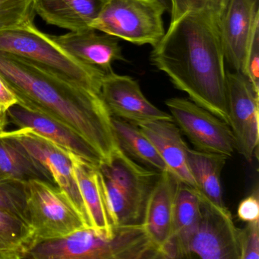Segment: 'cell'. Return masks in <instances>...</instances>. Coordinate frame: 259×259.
Segmentation results:
<instances>
[{"label":"cell","mask_w":259,"mask_h":259,"mask_svg":"<svg viewBox=\"0 0 259 259\" xmlns=\"http://www.w3.org/2000/svg\"><path fill=\"white\" fill-rule=\"evenodd\" d=\"M17 132L0 136V174L24 183L41 180L55 184L49 171L13 138Z\"/></svg>","instance_id":"cell-21"},{"label":"cell","mask_w":259,"mask_h":259,"mask_svg":"<svg viewBox=\"0 0 259 259\" xmlns=\"http://www.w3.org/2000/svg\"><path fill=\"white\" fill-rule=\"evenodd\" d=\"M172 120L196 150L227 158L236 151L233 133L227 122L186 98L166 100Z\"/></svg>","instance_id":"cell-9"},{"label":"cell","mask_w":259,"mask_h":259,"mask_svg":"<svg viewBox=\"0 0 259 259\" xmlns=\"http://www.w3.org/2000/svg\"><path fill=\"white\" fill-rule=\"evenodd\" d=\"M6 122H7V123H8V122H7V118H5V119H0V125H1V124L3 123H6Z\"/></svg>","instance_id":"cell-33"},{"label":"cell","mask_w":259,"mask_h":259,"mask_svg":"<svg viewBox=\"0 0 259 259\" xmlns=\"http://www.w3.org/2000/svg\"><path fill=\"white\" fill-rule=\"evenodd\" d=\"M0 210L17 215L27 222L25 183L0 174Z\"/></svg>","instance_id":"cell-26"},{"label":"cell","mask_w":259,"mask_h":259,"mask_svg":"<svg viewBox=\"0 0 259 259\" xmlns=\"http://www.w3.org/2000/svg\"><path fill=\"white\" fill-rule=\"evenodd\" d=\"M201 218V198L195 188L180 181L176 197L172 234L163 249L164 258H183L186 243Z\"/></svg>","instance_id":"cell-19"},{"label":"cell","mask_w":259,"mask_h":259,"mask_svg":"<svg viewBox=\"0 0 259 259\" xmlns=\"http://www.w3.org/2000/svg\"><path fill=\"white\" fill-rule=\"evenodd\" d=\"M104 0H36L34 10L42 20L69 31L90 28Z\"/></svg>","instance_id":"cell-20"},{"label":"cell","mask_w":259,"mask_h":259,"mask_svg":"<svg viewBox=\"0 0 259 259\" xmlns=\"http://www.w3.org/2000/svg\"><path fill=\"white\" fill-rule=\"evenodd\" d=\"M0 77L16 95L18 104L70 127L104 160L119 148L111 115L99 94L1 51Z\"/></svg>","instance_id":"cell-2"},{"label":"cell","mask_w":259,"mask_h":259,"mask_svg":"<svg viewBox=\"0 0 259 259\" xmlns=\"http://www.w3.org/2000/svg\"><path fill=\"white\" fill-rule=\"evenodd\" d=\"M6 118L8 123L14 124L19 128H31L36 134L98 167L104 160L101 154L83 136L46 115L17 103L7 110Z\"/></svg>","instance_id":"cell-14"},{"label":"cell","mask_w":259,"mask_h":259,"mask_svg":"<svg viewBox=\"0 0 259 259\" xmlns=\"http://www.w3.org/2000/svg\"><path fill=\"white\" fill-rule=\"evenodd\" d=\"M51 37L69 55L104 75L113 72L112 65L115 62L126 61L119 39L104 33L98 34L93 28Z\"/></svg>","instance_id":"cell-15"},{"label":"cell","mask_w":259,"mask_h":259,"mask_svg":"<svg viewBox=\"0 0 259 259\" xmlns=\"http://www.w3.org/2000/svg\"><path fill=\"white\" fill-rule=\"evenodd\" d=\"M98 169L114 227L142 224L148 197L161 172L142 166L120 148Z\"/></svg>","instance_id":"cell-4"},{"label":"cell","mask_w":259,"mask_h":259,"mask_svg":"<svg viewBox=\"0 0 259 259\" xmlns=\"http://www.w3.org/2000/svg\"><path fill=\"white\" fill-rule=\"evenodd\" d=\"M6 113H3L2 110H0V119H5Z\"/></svg>","instance_id":"cell-32"},{"label":"cell","mask_w":259,"mask_h":259,"mask_svg":"<svg viewBox=\"0 0 259 259\" xmlns=\"http://www.w3.org/2000/svg\"><path fill=\"white\" fill-rule=\"evenodd\" d=\"M69 154L91 227L101 234L111 236L114 233L115 227L98 166L72 153L69 152Z\"/></svg>","instance_id":"cell-17"},{"label":"cell","mask_w":259,"mask_h":259,"mask_svg":"<svg viewBox=\"0 0 259 259\" xmlns=\"http://www.w3.org/2000/svg\"><path fill=\"white\" fill-rule=\"evenodd\" d=\"M245 75L248 78L256 92L259 93V25L256 27L250 43Z\"/></svg>","instance_id":"cell-28"},{"label":"cell","mask_w":259,"mask_h":259,"mask_svg":"<svg viewBox=\"0 0 259 259\" xmlns=\"http://www.w3.org/2000/svg\"><path fill=\"white\" fill-rule=\"evenodd\" d=\"M25 191L26 220L34 232L35 244L90 227L67 194L57 185L32 180L25 183Z\"/></svg>","instance_id":"cell-7"},{"label":"cell","mask_w":259,"mask_h":259,"mask_svg":"<svg viewBox=\"0 0 259 259\" xmlns=\"http://www.w3.org/2000/svg\"><path fill=\"white\" fill-rule=\"evenodd\" d=\"M158 1H160V2L166 7V10H167L169 13L170 12V3H169V0H158Z\"/></svg>","instance_id":"cell-31"},{"label":"cell","mask_w":259,"mask_h":259,"mask_svg":"<svg viewBox=\"0 0 259 259\" xmlns=\"http://www.w3.org/2000/svg\"><path fill=\"white\" fill-rule=\"evenodd\" d=\"M257 25V0H229L221 18L224 57L236 72L244 75L250 43Z\"/></svg>","instance_id":"cell-13"},{"label":"cell","mask_w":259,"mask_h":259,"mask_svg":"<svg viewBox=\"0 0 259 259\" xmlns=\"http://www.w3.org/2000/svg\"><path fill=\"white\" fill-rule=\"evenodd\" d=\"M227 159L221 154L188 150V164L196 186L195 189L217 207L223 209L227 207L223 199L221 177Z\"/></svg>","instance_id":"cell-22"},{"label":"cell","mask_w":259,"mask_h":259,"mask_svg":"<svg viewBox=\"0 0 259 259\" xmlns=\"http://www.w3.org/2000/svg\"><path fill=\"white\" fill-rule=\"evenodd\" d=\"M229 0H169L170 24L151 63L191 101L228 124L221 18Z\"/></svg>","instance_id":"cell-1"},{"label":"cell","mask_w":259,"mask_h":259,"mask_svg":"<svg viewBox=\"0 0 259 259\" xmlns=\"http://www.w3.org/2000/svg\"><path fill=\"white\" fill-rule=\"evenodd\" d=\"M238 218L248 223L259 220V201L257 189L254 193L242 200L238 207Z\"/></svg>","instance_id":"cell-29"},{"label":"cell","mask_w":259,"mask_h":259,"mask_svg":"<svg viewBox=\"0 0 259 259\" xmlns=\"http://www.w3.org/2000/svg\"><path fill=\"white\" fill-rule=\"evenodd\" d=\"M240 259L259 258V220L246 223L239 229Z\"/></svg>","instance_id":"cell-27"},{"label":"cell","mask_w":259,"mask_h":259,"mask_svg":"<svg viewBox=\"0 0 259 259\" xmlns=\"http://www.w3.org/2000/svg\"><path fill=\"white\" fill-rule=\"evenodd\" d=\"M198 194L201 218L186 243L183 258L240 259L239 229L230 210L217 207Z\"/></svg>","instance_id":"cell-8"},{"label":"cell","mask_w":259,"mask_h":259,"mask_svg":"<svg viewBox=\"0 0 259 259\" xmlns=\"http://www.w3.org/2000/svg\"><path fill=\"white\" fill-rule=\"evenodd\" d=\"M145 251L146 239L139 226L116 227L111 236L84 227L63 237L37 242L27 258L141 259Z\"/></svg>","instance_id":"cell-5"},{"label":"cell","mask_w":259,"mask_h":259,"mask_svg":"<svg viewBox=\"0 0 259 259\" xmlns=\"http://www.w3.org/2000/svg\"><path fill=\"white\" fill-rule=\"evenodd\" d=\"M118 145L128 157L142 166L158 172L169 170L151 141L133 122L112 117Z\"/></svg>","instance_id":"cell-23"},{"label":"cell","mask_w":259,"mask_h":259,"mask_svg":"<svg viewBox=\"0 0 259 259\" xmlns=\"http://www.w3.org/2000/svg\"><path fill=\"white\" fill-rule=\"evenodd\" d=\"M100 95L112 117L136 123L145 121L172 120L169 113L151 104L137 81L127 75L111 73L101 80Z\"/></svg>","instance_id":"cell-11"},{"label":"cell","mask_w":259,"mask_h":259,"mask_svg":"<svg viewBox=\"0 0 259 259\" xmlns=\"http://www.w3.org/2000/svg\"><path fill=\"white\" fill-rule=\"evenodd\" d=\"M34 244V232L25 220L0 210V259L27 258Z\"/></svg>","instance_id":"cell-24"},{"label":"cell","mask_w":259,"mask_h":259,"mask_svg":"<svg viewBox=\"0 0 259 259\" xmlns=\"http://www.w3.org/2000/svg\"><path fill=\"white\" fill-rule=\"evenodd\" d=\"M136 125L155 147L169 171L186 185L196 188L188 164L189 147L174 120L145 121Z\"/></svg>","instance_id":"cell-18"},{"label":"cell","mask_w":259,"mask_h":259,"mask_svg":"<svg viewBox=\"0 0 259 259\" xmlns=\"http://www.w3.org/2000/svg\"><path fill=\"white\" fill-rule=\"evenodd\" d=\"M180 183L171 171L160 172L145 207L142 226L162 254L172 234L174 204Z\"/></svg>","instance_id":"cell-16"},{"label":"cell","mask_w":259,"mask_h":259,"mask_svg":"<svg viewBox=\"0 0 259 259\" xmlns=\"http://www.w3.org/2000/svg\"><path fill=\"white\" fill-rule=\"evenodd\" d=\"M36 0H0V31L34 22Z\"/></svg>","instance_id":"cell-25"},{"label":"cell","mask_w":259,"mask_h":259,"mask_svg":"<svg viewBox=\"0 0 259 259\" xmlns=\"http://www.w3.org/2000/svg\"><path fill=\"white\" fill-rule=\"evenodd\" d=\"M3 135V134H2Z\"/></svg>","instance_id":"cell-34"},{"label":"cell","mask_w":259,"mask_h":259,"mask_svg":"<svg viewBox=\"0 0 259 259\" xmlns=\"http://www.w3.org/2000/svg\"><path fill=\"white\" fill-rule=\"evenodd\" d=\"M167 12L158 0H104L90 28L133 45L154 47L165 33Z\"/></svg>","instance_id":"cell-6"},{"label":"cell","mask_w":259,"mask_h":259,"mask_svg":"<svg viewBox=\"0 0 259 259\" xmlns=\"http://www.w3.org/2000/svg\"><path fill=\"white\" fill-rule=\"evenodd\" d=\"M17 103L16 95L0 77V110H2L3 113H6L10 107Z\"/></svg>","instance_id":"cell-30"},{"label":"cell","mask_w":259,"mask_h":259,"mask_svg":"<svg viewBox=\"0 0 259 259\" xmlns=\"http://www.w3.org/2000/svg\"><path fill=\"white\" fill-rule=\"evenodd\" d=\"M0 51L21 57L62 79L100 95L104 75L69 55L34 22L0 31Z\"/></svg>","instance_id":"cell-3"},{"label":"cell","mask_w":259,"mask_h":259,"mask_svg":"<svg viewBox=\"0 0 259 259\" xmlns=\"http://www.w3.org/2000/svg\"><path fill=\"white\" fill-rule=\"evenodd\" d=\"M228 125L236 151L251 161L258 145L259 93L242 72H227Z\"/></svg>","instance_id":"cell-10"},{"label":"cell","mask_w":259,"mask_h":259,"mask_svg":"<svg viewBox=\"0 0 259 259\" xmlns=\"http://www.w3.org/2000/svg\"><path fill=\"white\" fill-rule=\"evenodd\" d=\"M13 138L51 174L54 183L72 200L89 227L90 221L74 175L69 152L29 128H19Z\"/></svg>","instance_id":"cell-12"}]
</instances>
